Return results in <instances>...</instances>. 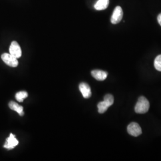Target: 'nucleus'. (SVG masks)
Listing matches in <instances>:
<instances>
[{"mask_svg": "<svg viewBox=\"0 0 161 161\" xmlns=\"http://www.w3.org/2000/svg\"><path fill=\"white\" fill-rule=\"evenodd\" d=\"M80 90L82 93L83 97L86 98H88L92 96V91L90 86L86 82H82L80 84Z\"/></svg>", "mask_w": 161, "mask_h": 161, "instance_id": "7", "label": "nucleus"}, {"mask_svg": "<svg viewBox=\"0 0 161 161\" xmlns=\"http://www.w3.org/2000/svg\"><path fill=\"white\" fill-rule=\"evenodd\" d=\"M108 72L100 70H94L92 71V76L98 80L102 81L105 80L108 76Z\"/></svg>", "mask_w": 161, "mask_h": 161, "instance_id": "8", "label": "nucleus"}, {"mask_svg": "<svg viewBox=\"0 0 161 161\" xmlns=\"http://www.w3.org/2000/svg\"><path fill=\"white\" fill-rule=\"evenodd\" d=\"M127 131L132 136L137 137L142 134V130L141 127L136 122H131L127 127Z\"/></svg>", "mask_w": 161, "mask_h": 161, "instance_id": "3", "label": "nucleus"}, {"mask_svg": "<svg viewBox=\"0 0 161 161\" xmlns=\"http://www.w3.org/2000/svg\"><path fill=\"white\" fill-rule=\"evenodd\" d=\"M1 58L5 64L12 68H16L18 66V60L17 58H14L10 54L4 53L1 55Z\"/></svg>", "mask_w": 161, "mask_h": 161, "instance_id": "2", "label": "nucleus"}, {"mask_svg": "<svg viewBox=\"0 0 161 161\" xmlns=\"http://www.w3.org/2000/svg\"><path fill=\"white\" fill-rule=\"evenodd\" d=\"M10 54L14 58H20L22 56V50L16 41H13L9 48Z\"/></svg>", "mask_w": 161, "mask_h": 161, "instance_id": "5", "label": "nucleus"}, {"mask_svg": "<svg viewBox=\"0 0 161 161\" xmlns=\"http://www.w3.org/2000/svg\"><path fill=\"white\" fill-rule=\"evenodd\" d=\"M28 96V94L26 92H19L16 94V99L19 102H23L24 99Z\"/></svg>", "mask_w": 161, "mask_h": 161, "instance_id": "12", "label": "nucleus"}, {"mask_svg": "<svg viewBox=\"0 0 161 161\" xmlns=\"http://www.w3.org/2000/svg\"><path fill=\"white\" fill-rule=\"evenodd\" d=\"M149 101L144 96H141L138 98V102L135 106V112L137 114H145L149 109Z\"/></svg>", "mask_w": 161, "mask_h": 161, "instance_id": "1", "label": "nucleus"}, {"mask_svg": "<svg viewBox=\"0 0 161 161\" xmlns=\"http://www.w3.org/2000/svg\"><path fill=\"white\" fill-rule=\"evenodd\" d=\"M154 66L157 70L161 72V54L156 58L154 62Z\"/></svg>", "mask_w": 161, "mask_h": 161, "instance_id": "14", "label": "nucleus"}, {"mask_svg": "<svg viewBox=\"0 0 161 161\" xmlns=\"http://www.w3.org/2000/svg\"><path fill=\"white\" fill-rule=\"evenodd\" d=\"M123 17V11L120 6H117L115 7V10L113 12L112 16L111 17V23L112 24H117L119 23Z\"/></svg>", "mask_w": 161, "mask_h": 161, "instance_id": "4", "label": "nucleus"}, {"mask_svg": "<svg viewBox=\"0 0 161 161\" xmlns=\"http://www.w3.org/2000/svg\"><path fill=\"white\" fill-rule=\"evenodd\" d=\"M110 106L106 103L104 101L103 102H100V103H98L97 104L98 111V113L100 114H103L109 108Z\"/></svg>", "mask_w": 161, "mask_h": 161, "instance_id": "11", "label": "nucleus"}, {"mask_svg": "<svg viewBox=\"0 0 161 161\" xmlns=\"http://www.w3.org/2000/svg\"><path fill=\"white\" fill-rule=\"evenodd\" d=\"M109 4V0H98L94 5V8L97 10H103L108 8Z\"/></svg>", "mask_w": 161, "mask_h": 161, "instance_id": "9", "label": "nucleus"}, {"mask_svg": "<svg viewBox=\"0 0 161 161\" xmlns=\"http://www.w3.org/2000/svg\"><path fill=\"white\" fill-rule=\"evenodd\" d=\"M104 101L108 104L109 106H110L114 104V96L112 95L108 94H106L104 97Z\"/></svg>", "mask_w": 161, "mask_h": 161, "instance_id": "13", "label": "nucleus"}, {"mask_svg": "<svg viewBox=\"0 0 161 161\" xmlns=\"http://www.w3.org/2000/svg\"><path fill=\"white\" fill-rule=\"evenodd\" d=\"M158 22L161 26V13H160L158 16Z\"/></svg>", "mask_w": 161, "mask_h": 161, "instance_id": "15", "label": "nucleus"}, {"mask_svg": "<svg viewBox=\"0 0 161 161\" xmlns=\"http://www.w3.org/2000/svg\"><path fill=\"white\" fill-rule=\"evenodd\" d=\"M19 144V142L15 137V136L10 134L9 137L6 139V143L4 145V147L7 149L10 150L14 149Z\"/></svg>", "mask_w": 161, "mask_h": 161, "instance_id": "6", "label": "nucleus"}, {"mask_svg": "<svg viewBox=\"0 0 161 161\" xmlns=\"http://www.w3.org/2000/svg\"><path fill=\"white\" fill-rule=\"evenodd\" d=\"M9 108L12 110H13L14 111H16L19 114V115L20 116H22L24 115V112H23V108L22 106L19 105L17 103L14 102H10L8 104Z\"/></svg>", "mask_w": 161, "mask_h": 161, "instance_id": "10", "label": "nucleus"}]
</instances>
